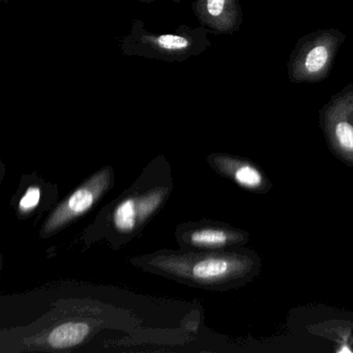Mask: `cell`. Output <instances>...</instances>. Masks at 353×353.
Segmentation results:
<instances>
[{"instance_id":"52a82bcc","label":"cell","mask_w":353,"mask_h":353,"mask_svg":"<svg viewBox=\"0 0 353 353\" xmlns=\"http://www.w3.org/2000/svg\"><path fill=\"white\" fill-rule=\"evenodd\" d=\"M320 125L334 148L353 157V83L332 96L319 113Z\"/></svg>"},{"instance_id":"8992f818","label":"cell","mask_w":353,"mask_h":353,"mask_svg":"<svg viewBox=\"0 0 353 353\" xmlns=\"http://www.w3.org/2000/svg\"><path fill=\"white\" fill-rule=\"evenodd\" d=\"M174 236L181 249L206 251L239 248L248 239L243 231L212 220L181 223L175 228Z\"/></svg>"},{"instance_id":"8fae6325","label":"cell","mask_w":353,"mask_h":353,"mask_svg":"<svg viewBox=\"0 0 353 353\" xmlns=\"http://www.w3.org/2000/svg\"><path fill=\"white\" fill-rule=\"evenodd\" d=\"M92 326L85 321H63L45 332L43 346L45 350H69L83 344L92 334Z\"/></svg>"},{"instance_id":"277c9868","label":"cell","mask_w":353,"mask_h":353,"mask_svg":"<svg viewBox=\"0 0 353 353\" xmlns=\"http://www.w3.org/2000/svg\"><path fill=\"white\" fill-rule=\"evenodd\" d=\"M346 34L336 28L315 30L297 40L287 63L292 84L319 83L330 76Z\"/></svg>"},{"instance_id":"ba28073f","label":"cell","mask_w":353,"mask_h":353,"mask_svg":"<svg viewBox=\"0 0 353 353\" xmlns=\"http://www.w3.org/2000/svg\"><path fill=\"white\" fill-rule=\"evenodd\" d=\"M59 190L55 183H49L37 173L23 174L17 191L11 200L16 216L20 221L41 218L49 212L59 201Z\"/></svg>"},{"instance_id":"5b68a950","label":"cell","mask_w":353,"mask_h":353,"mask_svg":"<svg viewBox=\"0 0 353 353\" xmlns=\"http://www.w3.org/2000/svg\"><path fill=\"white\" fill-rule=\"evenodd\" d=\"M114 185V169L105 165L53 206L41 225L40 239H51L77 222L96 208Z\"/></svg>"},{"instance_id":"3957f363","label":"cell","mask_w":353,"mask_h":353,"mask_svg":"<svg viewBox=\"0 0 353 353\" xmlns=\"http://www.w3.org/2000/svg\"><path fill=\"white\" fill-rule=\"evenodd\" d=\"M210 34L212 32L202 26L195 28L179 26L171 34H154L146 30L141 19H135L129 34L119 41V49L125 57L183 63L199 57L212 46Z\"/></svg>"},{"instance_id":"6da1fadb","label":"cell","mask_w":353,"mask_h":353,"mask_svg":"<svg viewBox=\"0 0 353 353\" xmlns=\"http://www.w3.org/2000/svg\"><path fill=\"white\" fill-rule=\"evenodd\" d=\"M174 190L172 168L164 154L150 161L133 185L101 208L82 232L84 247L105 241L117 251L127 247L160 214Z\"/></svg>"},{"instance_id":"30bf717a","label":"cell","mask_w":353,"mask_h":353,"mask_svg":"<svg viewBox=\"0 0 353 353\" xmlns=\"http://www.w3.org/2000/svg\"><path fill=\"white\" fill-rule=\"evenodd\" d=\"M206 161L214 172L231 179L243 189L260 191L265 185L261 171L248 161L226 154H210Z\"/></svg>"},{"instance_id":"4fadbf2b","label":"cell","mask_w":353,"mask_h":353,"mask_svg":"<svg viewBox=\"0 0 353 353\" xmlns=\"http://www.w3.org/2000/svg\"><path fill=\"white\" fill-rule=\"evenodd\" d=\"M1 3H5V5H7V3H9V0H1Z\"/></svg>"},{"instance_id":"9c48e42d","label":"cell","mask_w":353,"mask_h":353,"mask_svg":"<svg viewBox=\"0 0 353 353\" xmlns=\"http://www.w3.org/2000/svg\"><path fill=\"white\" fill-rule=\"evenodd\" d=\"M192 9L200 24L218 36L234 34L243 26L239 0H195Z\"/></svg>"},{"instance_id":"7c38bea8","label":"cell","mask_w":353,"mask_h":353,"mask_svg":"<svg viewBox=\"0 0 353 353\" xmlns=\"http://www.w3.org/2000/svg\"><path fill=\"white\" fill-rule=\"evenodd\" d=\"M137 1H140V3H154V1H158V0H137ZM170 1H173V3H181V0H170Z\"/></svg>"},{"instance_id":"7a4b0ae2","label":"cell","mask_w":353,"mask_h":353,"mask_svg":"<svg viewBox=\"0 0 353 353\" xmlns=\"http://www.w3.org/2000/svg\"><path fill=\"white\" fill-rule=\"evenodd\" d=\"M142 272L158 274L193 288L227 290L241 286L253 274L254 260L239 248L206 250L162 249L129 260Z\"/></svg>"}]
</instances>
